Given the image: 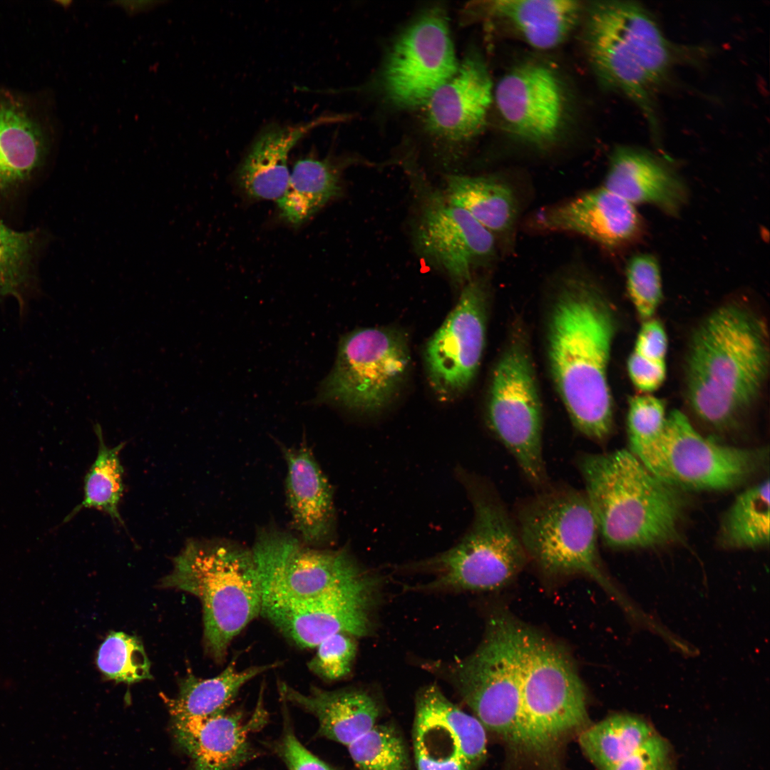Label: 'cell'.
Wrapping results in <instances>:
<instances>
[{"instance_id": "277c9868", "label": "cell", "mask_w": 770, "mask_h": 770, "mask_svg": "<svg viewBox=\"0 0 770 770\" xmlns=\"http://www.w3.org/2000/svg\"><path fill=\"white\" fill-rule=\"evenodd\" d=\"M585 17L583 43L593 71L605 86L635 103L657 134V93L673 69L698 51L668 39L637 2L595 1Z\"/></svg>"}, {"instance_id": "ee69618b", "label": "cell", "mask_w": 770, "mask_h": 770, "mask_svg": "<svg viewBox=\"0 0 770 770\" xmlns=\"http://www.w3.org/2000/svg\"><path fill=\"white\" fill-rule=\"evenodd\" d=\"M627 371L634 386L643 393L657 389L666 377L665 362L647 359L632 351L627 360Z\"/></svg>"}, {"instance_id": "ab89813d", "label": "cell", "mask_w": 770, "mask_h": 770, "mask_svg": "<svg viewBox=\"0 0 770 770\" xmlns=\"http://www.w3.org/2000/svg\"><path fill=\"white\" fill-rule=\"evenodd\" d=\"M433 702L443 719L456 734L466 761L473 768L486 753L485 727L475 717L451 702L435 685H430Z\"/></svg>"}, {"instance_id": "60d3db41", "label": "cell", "mask_w": 770, "mask_h": 770, "mask_svg": "<svg viewBox=\"0 0 770 770\" xmlns=\"http://www.w3.org/2000/svg\"><path fill=\"white\" fill-rule=\"evenodd\" d=\"M356 652V644L353 636L335 634L319 644L308 667L324 680H337L350 672Z\"/></svg>"}, {"instance_id": "d590c367", "label": "cell", "mask_w": 770, "mask_h": 770, "mask_svg": "<svg viewBox=\"0 0 770 770\" xmlns=\"http://www.w3.org/2000/svg\"><path fill=\"white\" fill-rule=\"evenodd\" d=\"M346 747L359 770H409L404 741L391 727L375 724Z\"/></svg>"}, {"instance_id": "8d00e7d4", "label": "cell", "mask_w": 770, "mask_h": 770, "mask_svg": "<svg viewBox=\"0 0 770 770\" xmlns=\"http://www.w3.org/2000/svg\"><path fill=\"white\" fill-rule=\"evenodd\" d=\"M97 664L108 678L117 682L132 684L151 677L143 645L136 637L121 632H112L106 638L98 652Z\"/></svg>"}, {"instance_id": "836d02e7", "label": "cell", "mask_w": 770, "mask_h": 770, "mask_svg": "<svg viewBox=\"0 0 770 770\" xmlns=\"http://www.w3.org/2000/svg\"><path fill=\"white\" fill-rule=\"evenodd\" d=\"M93 430L98 439V453L85 476L83 499L66 518L65 521L83 508H92L103 511L112 520L124 525L119 512V504L124 490V471L119 454L125 443L109 448L104 442L102 428L98 423L94 424Z\"/></svg>"}, {"instance_id": "3957f363", "label": "cell", "mask_w": 770, "mask_h": 770, "mask_svg": "<svg viewBox=\"0 0 770 770\" xmlns=\"http://www.w3.org/2000/svg\"><path fill=\"white\" fill-rule=\"evenodd\" d=\"M576 467L599 536L611 549L652 548L681 539L686 500L630 451L580 453Z\"/></svg>"}, {"instance_id": "7bdbcfd3", "label": "cell", "mask_w": 770, "mask_h": 770, "mask_svg": "<svg viewBox=\"0 0 770 770\" xmlns=\"http://www.w3.org/2000/svg\"><path fill=\"white\" fill-rule=\"evenodd\" d=\"M278 752L288 770H334L307 749L289 727L284 732Z\"/></svg>"}, {"instance_id": "9c48e42d", "label": "cell", "mask_w": 770, "mask_h": 770, "mask_svg": "<svg viewBox=\"0 0 770 770\" xmlns=\"http://www.w3.org/2000/svg\"><path fill=\"white\" fill-rule=\"evenodd\" d=\"M662 481L679 490L727 491L764 471L768 448L719 444L701 435L679 411L667 416L653 446L638 458Z\"/></svg>"}, {"instance_id": "ffe728a7", "label": "cell", "mask_w": 770, "mask_h": 770, "mask_svg": "<svg viewBox=\"0 0 770 770\" xmlns=\"http://www.w3.org/2000/svg\"><path fill=\"white\" fill-rule=\"evenodd\" d=\"M493 100V85L484 62L468 54L426 101V128L446 142L468 141L483 130Z\"/></svg>"}, {"instance_id": "4dcf8cb0", "label": "cell", "mask_w": 770, "mask_h": 770, "mask_svg": "<svg viewBox=\"0 0 770 770\" xmlns=\"http://www.w3.org/2000/svg\"><path fill=\"white\" fill-rule=\"evenodd\" d=\"M429 686L416 699L414 744L418 770H472L460 743L438 711Z\"/></svg>"}, {"instance_id": "52a82bcc", "label": "cell", "mask_w": 770, "mask_h": 770, "mask_svg": "<svg viewBox=\"0 0 770 770\" xmlns=\"http://www.w3.org/2000/svg\"><path fill=\"white\" fill-rule=\"evenodd\" d=\"M513 516L528 562L547 576H586L623 602L600 557L597 523L583 491L550 483Z\"/></svg>"}, {"instance_id": "7402d4cb", "label": "cell", "mask_w": 770, "mask_h": 770, "mask_svg": "<svg viewBox=\"0 0 770 770\" xmlns=\"http://www.w3.org/2000/svg\"><path fill=\"white\" fill-rule=\"evenodd\" d=\"M260 696L252 717L226 712L206 717H173L178 744L191 758L195 770H232L250 759V736L265 719Z\"/></svg>"}, {"instance_id": "8fae6325", "label": "cell", "mask_w": 770, "mask_h": 770, "mask_svg": "<svg viewBox=\"0 0 770 770\" xmlns=\"http://www.w3.org/2000/svg\"><path fill=\"white\" fill-rule=\"evenodd\" d=\"M410 364L407 337L398 329L363 328L342 337L335 364L317 400L363 414L389 405L404 382Z\"/></svg>"}, {"instance_id": "603a6c76", "label": "cell", "mask_w": 770, "mask_h": 770, "mask_svg": "<svg viewBox=\"0 0 770 770\" xmlns=\"http://www.w3.org/2000/svg\"><path fill=\"white\" fill-rule=\"evenodd\" d=\"M604 187L634 205H653L670 215L678 213L687 199L684 181L671 167L650 152L630 146L612 152Z\"/></svg>"}, {"instance_id": "7c38bea8", "label": "cell", "mask_w": 770, "mask_h": 770, "mask_svg": "<svg viewBox=\"0 0 770 770\" xmlns=\"http://www.w3.org/2000/svg\"><path fill=\"white\" fill-rule=\"evenodd\" d=\"M262 593L297 602L329 598L369 571L346 549H319L274 527L257 531L251 549Z\"/></svg>"}, {"instance_id": "7a4b0ae2", "label": "cell", "mask_w": 770, "mask_h": 770, "mask_svg": "<svg viewBox=\"0 0 770 770\" xmlns=\"http://www.w3.org/2000/svg\"><path fill=\"white\" fill-rule=\"evenodd\" d=\"M769 365L763 319L739 303L719 307L698 326L689 343L685 389L691 410L713 429L729 430L759 397Z\"/></svg>"}, {"instance_id": "74e56055", "label": "cell", "mask_w": 770, "mask_h": 770, "mask_svg": "<svg viewBox=\"0 0 770 770\" xmlns=\"http://www.w3.org/2000/svg\"><path fill=\"white\" fill-rule=\"evenodd\" d=\"M629 297L639 317L644 321L652 318L662 298V279L657 259L650 254L632 257L626 268Z\"/></svg>"}, {"instance_id": "bcb514c9", "label": "cell", "mask_w": 770, "mask_h": 770, "mask_svg": "<svg viewBox=\"0 0 770 770\" xmlns=\"http://www.w3.org/2000/svg\"><path fill=\"white\" fill-rule=\"evenodd\" d=\"M166 3V1H113L109 4L120 7L129 16H134L153 11Z\"/></svg>"}, {"instance_id": "d4e9b609", "label": "cell", "mask_w": 770, "mask_h": 770, "mask_svg": "<svg viewBox=\"0 0 770 770\" xmlns=\"http://www.w3.org/2000/svg\"><path fill=\"white\" fill-rule=\"evenodd\" d=\"M283 452L287 500L294 527L305 544L324 545L334 530L332 487L307 447L284 448Z\"/></svg>"}, {"instance_id": "ba28073f", "label": "cell", "mask_w": 770, "mask_h": 770, "mask_svg": "<svg viewBox=\"0 0 770 770\" xmlns=\"http://www.w3.org/2000/svg\"><path fill=\"white\" fill-rule=\"evenodd\" d=\"M526 627L507 612H497L478 647L451 669L456 689L483 727L519 743Z\"/></svg>"}, {"instance_id": "b9f144b4", "label": "cell", "mask_w": 770, "mask_h": 770, "mask_svg": "<svg viewBox=\"0 0 770 770\" xmlns=\"http://www.w3.org/2000/svg\"><path fill=\"white\" fill-rule=\"evenodd\" d=\"M611 770H676L669 742L653 735L637 751Z\"/></svg>"}, {"instance_id": "e575fe53", "label": "cell", "mask_w": 770, "mask_h": 770, "mask_svg": "<svg viewBox=\"0 0 770 770\" xmlns=\"http://www.w3.org/2000/svg\"><path fill=\"white\" fill-rule=\"evenodd\" d=\"M41 240L39 231H17L0 218V298L14 297L23 309L35 285Z\"/></svg>"}, {"instance_id": "ac0fdd59", "label": "cell", "mask_w": 770, "mask_h": 770, "mask_svg": "<svg viewBox=\"0 0 770 770\" xmlns=\"http://www.w3.org/2000/svg\"><path fill=\"white\" fill-rule=\"evenodd\" d=\"M493 99L508 131L538 147L553 143L564 125L567 100L558 75L548 66L526 61L504 73Z\"/></svg>"}, {"instance_id": "cb8c5ba5", "label": "cell", "mask_w": 770, "mask_h": 770, "mask_svg": "<svg viewBox=\"0 0 770 770\" xmlns=\"http://www.w3.org/2000/svg\"><path fill=\"white\" fill-rule=\"evenodd\" d=\"M337 120V116L325 115L294 125L265 127L252 141L237 172L240 188L251 198L277 202L287 186L291 150L311 130Z\"/></svg>"}, {"instance_id": "83f0119b", "label": "cell", "mask_w": 770, "mask_h": 770, "mask_svg": "<svg viewBox=\"0 0 770 770\" xmlns=\"http://www.w3.org/2000/svg\"><path fill=\"white\" fill-rule=\"evenodd\" d=\"M342 165L328 158L298 160L283 195L276 202L280 216L299 226L337 197L342 190Z\"/></svg>"}, {"instance_id": "d6986e66", "label": "cell", "mask_w": 770, "mask_h": 770, "mask_svg": "<svg viewBox=\"0 0 770 770\" xmlns=\"http://www.w3.org/2000/svg\"><path fill=\"white\" fill-rule=\"evenodd\" d=\"M34 108L0 91V207L29 188L51 156L52 133Z\"/></svg>"}, {"instance_id": "9a60e30c", "label": "cell", "mask_w": 770, "mask_h": 770, "mask_svg": "<svg viewBox=\"0 0 770 770\" xmlns=\"http://www.w3.org/2000/svg\"><path fill=\"white\" fill-rule=\"evenodd\" d=\"M458 66L445 13L432 8L394 43L383 69V90L394 106L414 108L426 103Z\"/></svg>"}, {"instance_id": "f35d334b", "label": "cell", "mask_w": 770, "mask_h": 770, "mask_svg": "<svg viewBox=\"0 0 770 770\" xmlns=\"http://www.w3.org/2000/svg\"><path fill=\"white\" fill-rule=\"evenodd\" d=\"M666 419L662 400L647 394L633 396L627 418L629 451L638 458L644 455L659 438Z\"/></svg>"}, {"instance_id": "e0dca14e", "label": "cell", "mask_w": 770, "mask_h": 770, "mask_svg": "<svg viewBox=\"0 0 770 770\" xmlns=\"http://www.w3.org/2000/svg\"><path fill=\"white\" fill-rule=\"evenodd\" d=\"M378 587L377 577L369 572L348 589L322 600L297 602L262 593L261 614L297 645L317 647L335 634L370 633Z\"/></svg>"}, {"instance_id": "30bf717a", "label": "cell", "mask_w": 770, "mask_h": 770, "mask_svg": "<svg viewBox=\"0 0 770 770\" xmlns=\"http://www.w3.org/2000/svg\"><path fill=\"white\" fill-rule=\"evenodd\" d=\"M523 743L538 748L587 719L582 682L558 645L530 627L525 635L520 693Z\"/></svg>"}, {"instance_id": "4316f807", "label": "cell", "mask_w": 770, "mask_h": 770, "mask_svg": "<svg viewBox=\"0 0 770 770\" xmlns=\"http://www.w3.org/2000/svg\"><path fill=\"white\" fill-rule=\"evenodd\" d=\"M483 6L488 16L506 24L539 50L560 45L584 11L581 2L571 0H496Z\"/></svg>"}, {"instance_id": "5bb4252c", "label": "cell", "mask_w": 770, "mask_h": 770, "mask_svg": "<svg viewBox=\"0 0 770 770\" xmlns=\"http://www.w3.org/2000/svg\"><path fill=\"white\" fill-rule=\"evenodd\" d=\"M417 202L413 240L417 251L462 287L496 252L494 235L466 211L451 204L425 177L412 175Z\"/></svg>"}, {"instance_id": "484cf974", "label": "cell", "mask_w": 770, "mask_h": 770, "mask_svg": "<svg viewBox=\"0 0 770 770\" xmlns=\"http://www.w3.org/2000/svg\"><path fill=\"white\" fill-rule=\"evenodd\" d=\"M279 691L284 702L317 719L320 736L346 746L370 730L379 714L374 699L361 690L329 691L312 687L306 693L280 682Z\"/></svg>"}, {"instance_id": "4fadbf2b", "label": "cell", "mask_w": 770, "mask_h": 770, "mask_svg": "<svg viewBox=\"0 0 770 770\" xmlns=\"http://www.w3.org/2000/svg\"><path fill=\"white\" fill-rule=\"evenodd\" d=\"M486 418L496 438L535 490L550 483L543 451V415L530 356L512 343L493 370Z\"/></svg>"}, {"instance_id": "f6af8a7d", "label": "cell", "mask_w": 770, "mask_h": 770, "mask_svg": "<svg viewBox=\"0 0 770 770\" xmlns=\"http://www.w3.org/2000/svg\"><path fill=\"white\" fill-rule=\"evenodd\" d=\"M633 351L647 359L665 362L667 337L660 322L652 318L644 321Z\"/></svg>"}, {"instance_id": "d6a6232c", "label": "cell", "mask_w": 770, "mask_h": 770, "mask_svg": "<svg viewBox=\"0 0 770 770\" xmlns=\"http://www.w3.org/2000/svg\"><path fill=\"white\" fill-rule=\"evenodd\" d=\"M770 502L768 478L736 497L720 523L718 543L724 548L755 549L769 543Z\"/></svg>"}, {"instance_id": "5b68a950", "label": "cell", "mask_w": 770, "mask_h": 770, "mask_svg": "<svg viewBox=\"0 0 770 770\" xmlns=\"http://www.w3.org/2000/svg\"><path fill=\"white\" fill-rule=\"evenodd\" d=\"M162 585L196 596L203 612L204 640L217 661L260 613L262 587L251 550L223 541L187 543Z\"/></svg>"}, {"instance_id": "6da1fadb", "label": "cell", "mask_w": 770, "mask_h": 770, "mask_svg": "<svg viewBox=\"0 0 770 770\" xmlns=\"http://www.w3.org/2000/svg\"><path fill=\"white\" fill-rule=\"evenodd\" d=\"M607 301L586 279H569L551 314L548 339L553 380L575 428L597 443L613 428L607 379L615 322Z\"/></svg>"}, {"instance_id": "f546056e", "label": "cell", "mask_w": 770, "mask_h": 770, "mask_svg": "<svg viewBox=\"0 0 770 770\" xmlns=\"http://www.w3.org/2000/svg\"><path fill=\"white\" fill-rule=\"evenodd\" d=\"M279 663L237 669L235 659L217 675L202 679L189 673L180 684L176 698L163 697L172 717H206L226 712L240 689L249 681Z\"/></svg>"}, {"instance_id": "8992f818", "label": "cell", "mask_w": 770, "mask_h": 770, "mask_svg": "<svg viewBox=\"0 0 770 770\" xmlns=\"http://www.w3.org/2000/svg\"><path fill=\"white\" fill-rule=\"evenodd\" d=\"M458 479L473 510L466 533L452 548L414 565L433 575L428 590L486 591L502 587L528 563L513 516L488 480L463 468Z\"/></svg>"}, {"instance_id": "44dd1931", "label": "cell", "mask_w": 770, "mask_h": 770, "mask_svg": "<svg viewBox=\"0 0 770 770\" xmlns=\"http://www.w3.org/2000/svg\"><path fill=\"white\" fill-rule=\"evenodd\" d=\"M534 223L542 230L580 235L607 248L627 244L642 229L635 205L604 186L543 210Z\"/></svg>"}, {"instance_id": "f1b7e54d", "label": "cell", "mask_w": 770, "mask_h": 770, "mask_svg": "<svg viewBox=\"0 0 770 770\" xmlns=\"http://www.w3.org/2000/svg\"><path fill=\"white\" fill-rule=\"evenodd\" d=\"M443 192L451 204L462 208L493 235L505 234L513 227L517 204L512 189L487 176L448 175Z\"/></svg>"}, {"instance_id": "1f68e13d", "label": "cell", "mask_w": 770, "mask_h": 770, "mask_svg": "<svg viewBox=\"0 0 770 770\" xmlns=\"http://www.w3.org/2000/svg\"><path fill=\"white\" fill-rule=\"evenodd\" d=\"M656 733L644 719L617 714L584 730L579 741L583 751L599 770H611L632 755Z\"/></svg>"}, {"instance_id": "2e32d148", "label": "cell", "mask_w": 770, "mask_h": 770, "mask_svg": "<svg viewBox=\"0 0 770 770\" xmlns=\"http://www.w3.org/2000/svg\"><path fill=\"white\" fill-rule=\"evenodd\" d=\"M487 289L481 279L462 287L458 300L428 340L424 353L430 384L444 399H452L471 384L486 339Z\"/></svg>"}]
</instances>
